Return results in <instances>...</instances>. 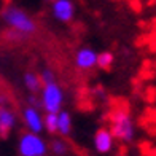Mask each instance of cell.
Segmentation results:
<instances>
[{
    "label": "cell",
    "mask_w": 156,
    "mask_h": 156,
    "mask_svg": "<svg viewBox=\"0 0 156 156\" xmlns=\"http://www.w3.org/2000/svg\"><path fill=\"white\" fill-rule=\"evenodd\" d=\"M2 19L10 29H15L21 34H24L26 37L37 32V23H35V19L27 11L19 8V6H15V5L5 6L2 10Z\"/></svg>",
    "instance_id": "1"
},
{
    "label": "cell",
    "mask_w": 156,
    "mask_h": 156,
    "mask_svg": "<svg viewBox=\"0 0 156 156\" xmlns=\"http://www.w3.org/2000/svg\"><path fill=\"white\" fill-rule=\"evenodd\" d=\"M110 132L112 136L121 140V142H131L134 139V124L131 121L129 110L127 107H118L110 113Z\"/></svg>",
    "instance_id": "2"
},
{
    "label": "cell",
    "mask_w": 156,
    "mask_h": 156,
    "mask_svg": "<svg viewBox=\"0 0 156 156\" xmlns=\"http://www.w3.org/2000/svg\"><path fill=\"white\" fill-rule=\"evenodd\" d=\"M48 151H49V145L40 134L27 131L19 137L18 142L19 156H48Z\"/></svg>",
    "instance_id": "3"
},
{
    "label": "cell",
    "mask_w": 156,
    "mask_h": 156,
    "mask_svg": "<svg viewBox=\"0 0 156 156\" xmlns=\"http://www.w3.org/2000/svg\"><path fill=\"white\" fill-rule=\"evenodd\" d=\"M40 105L45 108V112L58 113L62 110V102H64V93L62 88L56 81L46 83L40 89Z\"/></svg>",
    "instance_id": "4"
},
{
    "label": "cell",
    "mask_w": 156,
    "mask_h": 156,
    "mask_svg": "<svg viewBox=\"0 0 156 156\" xmlns=\"http://www.w3.org/2000/svg\"><path fill=\"white\" fill-rule=\"evenodd\" d=\"M23 123L26 126L27 131L40 134L43 131V116L40 115V112L37 110V107H32V105H27L23 110Z\"/></svg>",
    "instance_id": "5"
},
{
    "label": "cell",
    "mask_w": 156,
    "mask_h": 156,
    "mask_svg": "<svg viewBox=\"0 0 156 156\" xmlns=\"http://www.w3.org/2000/svg\"><path fill=\"white\" fill-rule=\"evenodd\" d=\"M51 11H53V16L54 19L61 21V23H69L72 21L75 16V5L72 0H54L51 2Z\"/></svg>",
    "instance_id": "6"
},
{
    "label": "cell",
    "mask_w": 156,
    "mask_h": 156,
    "mask_svg": "<svg viewBox=\"0 0 156 156\" xmlns=\"http://www.w3.org/2000/svg\"><path fill=\"white\" fill-rule=\"evenodd\" d=\"M113 142H115V137L112 136L110 129L107 127H101V129L96 131L94 136V148L97 150V153H110L113 148Z\"/></svg>",
    "instance_id": "7"
},
{
    "label": "cell",
    "mask_w": 156,
    "mask_h": 156,
    "mask_svg": "<svg viewBox=\"0 0 156 156\" xmlns=\"http://www.w3.org/2000/svg\"><path fill=\"white\" fill-rule=\"evenodd\" d=\"M97 53L93 48H80L75 54V66L80 70H89L96 67Z\"/></svg>",
    "instance_id": "8"
},
{
    "label": "cell",
    "mask_w": 156,
    "mask_h": 156,
    "mask_svg": "<svg viewBox=\"0 0 156 156\" xmlns=\"http://www.w3.org/2000/svg\"><path fill=\"white\" fill-rule=\"evenodd\" d=\"M16 113L6 105H0V137H6L16 126Z\"/></svg>",
    "instance_id": "9"
},
{
    "label": "cell",
    "mask_w": 156,
    "mask_h": 156,
    "mask_svg": "<svg viewBox=\"0 0 156 156\" xmlns=\"http://www.w3.org/2000/svg\"><path fill=\"white\" fill-rule=\"evenodd\" d=\"M72 131V116L70 113L66 112V110H61L58 112V134H61L62 137H66L70 134Z\"/></svg>",
    "instance_id": "10"
},
{
    "label": "cell",
    "mask_w": 156,
    "mask_h": 156,
    "mask_svg": "<svg viewBox=\"0 0 156 156\" xmlns=\"http://www.w3.org/2000/svg\"><path fill=\"white\" fill-rule=\"evenodd\" d=\"M24 86L27 88V91L32 94H37L41 89L43 83L40 80V75H37L35 72H26L24 73Z\"/></svg>",
    "instance_id": "11"
},
{
    "label": "cell",
    "mask_w": 156,
    "mask_h": 156,
    "mask_svg": "<svg viewBox=\"0 0 156 156\" xmlns=\"http://www.w3.org/2000/svg\"><path fill=\"white\" fill-rule=\"evenodd\" d=\"M49 150L54 156H66L69 153V145L64 139H54L49 145Z\"/></svg>",
    "instance_id": "12"
},
{
    "label": "cell",
    "mask_w": 156,
    "mask_h": 156,
    "mask_svg": "<svg viewBox=\"0 0 156 156\" xmlns=\"http://www.w3.org/2000/svg\"><path fill=\"white\" fill-rule=\"evenodd\" d=\"M43 129H46L49 134H56L58 131V113L46 112L43 116Z\"/></svg>",
    "instance_id": "13"
},
{
    "label": "cell",
    "mask_w": 156,
    "mask_h": 156,
    "mask_svg": "<svg viewBox=\"0 0 156 156\" xmlns=\"http://www.w3.org/2000/svg\"><path fill=\"white\" fill-rule=\"evenodd\" d=\"M113 54L110 51H104V53H97V61H96V66L101 67L104 70H108L113 64Z\"/></svg>",
    "instance_id": "14"
},
{
    "label": "cell",
    "mask_w": 156,
    "mask_h": 156,
    "mask_svg": "<svg viewBox=\"0 0 156 156\" xmlns=\"http://www.w3.org/2000/svg\"><path fill=\"white\" fill-rule=\"evenodd\" d=\"M40 80H41V83H43V84H46V83H53V81H56V75H54L53 70L43 69V70H41V73H40Z\"/></svg>",
    "instance_id": "15"
},
{
    "label": "cell",
    "mask_w": 156,
    "mask_h": 156,
    "mask_svg": "<svg viewBox=\"0 0 156 156\" xmlns=\"http://www.w3.org/2000/svg\"><path fill=\"white\" fill-rule=\"evenodd\" d=\"M5 37L8 38V40H23L26 35L21 34V32H18V30H15V29H8V32L5 34Z\"/></svg>",
    "instance_id": "16"
},
{
    "label": "cell",
    "mask_w": 156,
    "mask_h": 156,
    "mask_svg": "<svg viewBox=\"0 0 156 156\" xmlns=\"http://www.w3.org/2000/svg\"><path fill=\"white\" fill-rule=\"evenodd\" d=\"M27 104L32 105V107H38V105H40V101H38L37 97H35V94H32V93H30V96L27 97Z\"/></svg>",
    "instance_id": "17"
},
{
    "label": "cell",
    "mask_w": 156,
    "mask_h": 156,
    "mask_svg": "<svg viewBox=\"0 0 156 156\" xmlns=\"http://www.w3.org/2000/svg\"><path fill=\"white\" fill-rule=\"evenodd\" d=\"M154 99H156V89L154 88H150V89H148V101L153 102Z\"/></svg>",
    "instance_id": "18"
},
{
    "label": "cell",
    "mask_w": 156,
    "mask_h": 156,
    "mask_svg": "<svg viewBox=\"0 0 156 156\" xmlns=\"http://www.w3.org/2000/svg\"><path fill=\"white\" fill-rule=\"evenodd\" d=\"M142 151H144V154H145V156H148V153H150V145L144 142V144H142Z\"/></svg>",
    "instance_id": "19"
},
{
    "label": "cell",
    "mask_w": 156,
    "mask_h": 156,
    "mask_svg": "<svg viewBox=\"0 0 156 156\" xmlns=\"http://www.w3.org/2000/svg\"><path fill=\"white\" fill-rule=\"evenodd\" d=\"M148 113H150V116H151L150 119L156 123V110H148Z\"/></svg>",
    "instance_id": "20"
},
{
    "label": "cell",
    "mask_w": 156,
    "mask_h": 156,
    "mask_svg": "<svg viewBox=\"0 0 156 156\" xmlns=\"http://www.w3.org/2000/svg\"><path fill=\"white\" fill-rule=\"evenodd\" d=\"M148 132H150L151 136H156V127H148Z\"/></svg>",
    "instance_id": "21"
},
{
    "label": "cell",
    "mask_w": 156,
    "mask_h": 156,
    "mask_svg": "<svg viewBox=\"0 0 156 156\" xmlns=\"http://www.w3.org/2000/svg\"><path fill=\"white\" fill-rule=\"evenodd\" d=\"M144 66H145V69H150V66H151V62H150V61H145V62H144Z\"/></svg>",
    "instance_id": "22"
},
{
    "label": "cell",
    "mask_w": 156,
    "mask_h": 156,
    "mask_svg": "<svg viewBox=\"0 0 156 156\" xmlns=\"http://www.w3.org/2000/svg\"><path fill=\"white\" fill-rule=\"evenodd\" d=\"M148 156H156V150H151L150 153H148Z\"/></svg>",
    "instance_id": "23"
},
{
    "label": "cell",
    "mask_w": 156,
    "mask_h": 156,
    "mask_svg": "<svg viewBox=\"0 0 156 156\" xmlns=\"http://www.w3.org/2000/svg\"><path fill=\"white\" fill-rule=\"evenodd\" d=\"M48 2H54V0H48Z\"/></svg>",
    "instance_id": "24"
},
{
    "label": "cell",
    "mask_w": 156,
    "mask_h": 156,
    "mask_svg": "<svg viewBox=\"0 0 156 156\" xmlns=\"http://www.w3.org/2000/svg\"><path fill=\"white\" fill-rule=\"evenodd\" d=\"M154 26H156V21H154Z\"/></svg>",
    "instance_id": "25"
},
{
    "label": "cell",
    "mask_w": 156,
    "mask_h": 156,
    "mask_svg": "<svg viewBox=\"0 0 156 156\" xmlns=\"http://www.w3.org/2000/svg\"><path fill=\"white\" fill-rule=\"evenodd\" d=\"M121 156H123V154H121Z\"/></svg>",
    "instance_id": "26"
}]
</instances>
